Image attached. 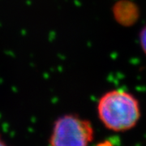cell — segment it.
I'll use <instances>...</instances> for the list:
<instances>
[{"instance_id": "277c9868", "label": "cell", "mask_w": 146, "mask_h": 146, "mask_svg": "<svg viewBox=\"0 0 146 146\" xmlns=\"http://www.w3.org/2000/svg\"><path fill=\"white\" fill-rule=\"evenodd\" d=\"M96 146H115L113 145V143L110 141H104L99 142Z\"/></svg>"}, {"instance_id": "7a4b0ae2", "label": "cell", "mask_w": 146, "mask_h": 146, "mask_svg": "<svg viewBox=\"0 0 146 146\" xmlns=\"http://www.w3.org/2000/svg\"><path fill=\"white\" fill-rule=\"evenodd\" d=\"M91 122L76 114H65L54 120L48 146H89L94 141Z\"/></svg>"}, {"instance_id": "3957f363", "label": "cell", "mask_w": 146, "mask_h": 146, "mask_svg": "<svg viewBox=\"0 0 146 146\" xmlns=\"http://www.w3.org/2000/svg\"><path fill=\"white\" fill-rule=\"evenodd\" d=\"M140 41H141V46L142 50L146 54V26L141 30L140 34Z\"/></svg>"}, {"instance_id": "5b68a950", "label": "cell", "mask_w": 146, "mask_h": 146, "mask_svg": "<svg viewBox=\"0 0 146 146\" xmlns=\"http://www.w3.org/2000/svg\"><path fill=\"white\" fill-rule=\"evenodd\" d=\"M0 146H10L8 145V143L3 138L0 136Z\"/></svg>"}, {"instance_id": "6da1fadb", "label": "cell", "mask_w": 146, "mask_h": 146, "mask_svg": "<svg viewBox=\"0 0 146 146\" xmlns=\"http://www.w3.org/2000/svg\"><path fill=\"white\" fill-rule=\"evenodd\" d=\"M98 115L107 129L123 132L136 127L141 119V107L134 95L123 90H111L98 101Z\"/></svg>"}]
</instances>
